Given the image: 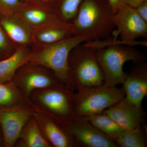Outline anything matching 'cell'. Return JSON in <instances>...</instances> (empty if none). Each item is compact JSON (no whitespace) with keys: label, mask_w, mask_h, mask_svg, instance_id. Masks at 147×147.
Returning a JSON list of instances; mask_svg holds the SVG:
<instances>
[{"label":"cell","mask_w":147,"mask_h":147,"mask_svg":"<svg viewBox=\"0 0 147 147\" xmlns=\"http://www.w3.org/2000/svg\"><path fill=\"white\" fill-rule=\"evenodd\" d=\"M123 87L125 97L135 105L142 106L147 94V65L144 62L137 63L129 73Z\"/></svg>","instance_id":"13"},{"label":"cell","mask_w":147,"mask_h":147,"mask_svg":"<svg viewBox=\"0 0 147 147\" xmlns=\"http://www.w3.org/2000/svg\"><path fill=\"white\" fill-rule=\"evenodd\" d=\"M30 52L27 46H17L11 55L0 60V83L12 81L17 70L28 63Z\"/></svg>","instance_id":"17"},{"label":"cell","mask_w":147,"mask_h":147,"mask_svg":"<svg viewBox=\"0 0 147 147\" xmlns=\"http://www.w3.org/2000/svg\"><path fill=\"white\" fill-rule=\"evenodd\" d=\"M84 117L102 134L114 141L127 130L103 113Z\"/></svg>","instance_id":"19"},{"label":"cell","mask_w":147,"mask_h":147,"mask_svg":"<svg viewBox=\"0 0 147 147\" xmlns=\"http://www.w3.org/2000/svg\"><path fill=\"white\" fill-rule=\"evenodd\" d=\"M60 124L75 147H118L114 140L102 134L84 117L74 116Z\"/></svg>","instance_id":"7"},{"label":"cell","mask_w":147,"mask_h":147,"mask_svg":"<svg viewBox=\"0 0 147 147\" xmlns=\"http://www.w3.org/2000/svg\"><path fill=\"white\" fill-rule=\"evenodd\" d=\"M114 141L118 147H146V125L144 123L132 129L127 130Z\"/></svg>","instance_id":"21"},{"label":"cell","mask_w":147,"mask_h":147,"mask_svg":"<svg viewBox=\"0 0 147 147\" xmlns=\"http://www.w3.org/2000/svg\"><path fill=\"white\" fill-rule=\"evenodd\" d=\"M114 22L117 30L113 37L127 42H133L147 36V23L139 16L135 8L125 4L115 14Z\"/></svg>","instance_id":"10"},{"label":"cell","mask_w":147,"mask_h":147,"mask_svg":"<svg viewBox=\"0 0 147 147\" xmlns=\"http://www.w3.org/2000/svg\"><path fill=\"white\" fill-rule=\"evenodd\" d=\"M114 14L107 0H83L71 23L77 34L104 39L115 28Z\"/></svg>","instance_id":"2"},{"label":"cell","mask_w":147,"mask_h":147,"mask_svg":"<svg viewBox=\"0 0 147 147\" xmlns=\"http://www.w3.org/2000/svg\"><path fill=\"white\" fill-rule=\"evenodd\" d=\"M90 40L92 39L89 36L76 34L52 44L34 46L30 53L28 63L48 69L61 84L74 92L75 90L70 75L69 56L77 45Z\"/></svg>","instance_id":"1"},{"label":"cell","mask_w":147,"mask_h":147,"mask_svg":"<svg viewBox=\"0 0 147 147\" xmlns=\"http://www.w3.org/2000/svg\"><path fill=\"white\" fill-rule=\"evenodd\" d=\"M76 34L72 23L62 20L33 29L32 44L33 46L48 45Z\"/></svg>","instance_id":"14"},{"label":"cell","mask_w":147,"mask_h":147,"mask_svg":"<svg viewBox=\"0 0 147 147\" xmlns=\"http://www.w3.org/2000/svg\"><path fill=\"white\" fill-rule=\"evenodd\" d=\"M17 47L9 39L0 25V60L11 55Z\"/></svg>","instance_id":"23"},{"label":"cell","mask_w":147,"mask_h":147,"mask_svg":"<svg viewBox=\"0 0 147 147\" xmlns=\"http://www.w3.org/2000/svg\"><path fill=\"white\" fill-rule=\"evenodd\" d=\"M133 47L116 44L96 50L106 86L114 87L123 84L127 75L123 67L126 62L132 61L137 63L144 62V54Z\"/></svg>","instance_id":"3"},{"label":"cell","mask_w":147,"mask_h":147,"mask_svg":"<svg viewBox=\"0 0 147 147\" xmlns=\"http://www.w3.org/2000/svg\"><path fill=\"white\" fill-rule=\"evenodd\" d=\"M0 25L16 46L32 44V29L13 14H0Z\"/></svg>","instance_id":"16"},{"label":"cell","mask_w":147,"mask_h":147,"mask_svg":"<svg viewBox=\"0 0 147 147\" xmlns=\"http://www.w3.org/2000/svg\"><path fill=\"white\" fill-rule=\"evenodd\" d=\"M72 94V110L74 115L88 116L100 114L125 96L123 88L106 86L84 88Z\"/></svg>","instance_id":"5"},{"label":"cell","mask_w":147,"mask_h":147,"mask_svg":"<svg viewBox=\"0 0 147 147\" xmlns=\"http://www.w3.org/2000/svg\"><path fill=\"white\" fill-rule=\"evenodd\" d=\"M0 147H4V142L2 133L0 127Z\"/></svg>","instance_id":"29"},{"label":"cell","mask_w":147,"mask_h":147,"mask_svg":"<svg viewBox=\"0 0 147 147\" xmlns=\"http://www.w3.org/2000/svg\"><path fill=\"white\" fill-rule=\"evenodd\" d=\"M22 105H31L14 83L12 81L0 83V108Z\"/></svg>","instance_id":"20"},{"label":"cell","mask_w":147,"mask_h":147,"mask_svg":"<svg viewBox=\"0 0 147 147\" xmlns=\"http://www.w3.org/2000/svg\"><path fill=\"white\" fill-rule=\"evenodd\" d=\"M102 113L108 115L126 130L145 123L146 113L142 106L135 105L125 96Z\"/></svg>","instance_id":"12"},{"label":"cell","mask_w":147,"mask_h":147,"mask_svg":"<svg viewBox=\"0 0 147 147\" xmlns=\"http://www.w3.org/2000/svg\"><path fill=\"white\" fill-rule=\"evenodd\" d=\"M15 146L19 147H52L42 135L34 117L22 129Z\"/></svg>","instance_id":"18"},{"label":"cell","mask_w":147,"mask_h":147,"mask_svg":"<svg viewBox=\"0 0 147 147\" xmlns=\"http://www.w3.org/2000/svg\"><path fill=\"white\" fill-rule=\"evenodd\" d=\"M68 64L76 90L104 84V75L96 50L85 43L79 44L71 50L69 56Z\"/></svg>","instance_id":"6"},{"label":"cell","mask_w":147,"mask_h":147,"mask_svg":"<svg viewBox=\"0 0 147 147\" xmlns=\"http://www.w3.org/2000/svg\"><path fill=\"white\" fill-rule=\"evenodd\" d=\"M12 81L28 100L34 91L61 83L48 69L30 63L25 64L17 70Z\"/></svg>","instance_id":"8"},{"label":"cell","mask_w":147,"mask_h":147,"mask_svg":"<svg viewBox=\"0 0 147 147\" xmlns=\"http://www.w3.org/2000/svg\"><path fill=\"white\" fill-rule=\"evenodd\" d=\"M73 92L60 83L34 91L29 96V100L36 111L62 124L75 116L72 106Z\"/></svg>","instance_id":"4"},{"label":"cell","mask_w":147,"mask_h":147,"mask_svg":"<svg viewBox=\"0 0 147 147\" xmlns=\"http://www.w3.org/2000/svg\"><path fill=\"white\" fill-rule=\"evenodd\" d=\"M108 5L114 14H115L123 6L126 4L127 0H107Z\"/></svg>","instance_id":"25"},{"label":"cell","mask_w":147,"mask_h":147,"mask_svg":"<svg viewBox=\"0 0 147 147\" xmlns=\"http://www.w3.org/2000/svg\"><path fill=\"white\" fill-rule=\"evenodd\" d=\"M33 117L42 135L52 147H75L71 138L60 124L37 111H35Z\"/></svg>","instance_id":"15"},{"label":"cell","mask_w":147,"mask_h":147,"mask_svg":"<svg viewBox=\"0 0 147 147\" xmlns=\"http://www.w3.org/2000/svg\"><path fill=\"white\" fill-rule=\"evenodd\" d=\"M13 14L32 29L63 20L53 5L22 1Z\"/></svg>","instance_id":"11"},{"label":"cell","mask_w":147,"mask_h":147,"mask_svg":"<svg viewBox=\"0 0 147 147\" xmlns=\"http://www.w3.org/2000/svg\"><path fill=\"white\" fill-rule=\"evenodd\" d=\"M21 0H0V14H13Z\"/></svg>","instance_id":"24"},{"label":"cell","mask_w":147,"mask_h":147,"mask_svg":"<svg viewBox=\"0 0 147 147\" xmlns=\"http://www.w3.org/2000/svg\"><path fill=\"white\" fill-rule=\"evenodd\" d=\"M21 1L28 2L40 3L53 5L54 0H21Z\"/></svg>","instance_id":"27"},{"label":"cell","mask_w":147,"mask_h":147,"mask_svg":"<svg viewBox=\"0 0 147 147\" xmlns=\"http://www.w3.org/2000/svg\"><path fill=\"white\" fill-rule=\"evenodd\" d=\"M135 9L139 16L147 23V1L141 3Z\"/></svg>","instance_id":"26"},{"label":"cell","mask_w":147,"mask_h":147,"mask_svg":"<svg viewBox=\"0 0 147 147\" xmlns=\"http://www.w3.org/2000/svg\"><path fill=\"white\" fill-rule=\"evenodd\" d=\"M146 1L147 0H127L126 4L135 8L140 4Z\"/></svg>","instance_id":"28"},{"label":"cell","mask_w":147,"mask_h":147,"mask_svg":"<svg viewBox=\"0 0 147 147\" xmlns=\"http://www.w3.org/2000/svg\"><path fill=\"white\" fill-rule=\"evenodd\" d=\"M35 111L30 105L0 108V127L4 147L15 146L22 129Z\"/></svg>","instance_id":"9"},{"label":"cell","mask_w":147,"mask_h":147,"mask_svg":"<svg viewBox=\"0 0 147 147\" xmlns=\"http://www.w3.org/2000/svg\"><path fill=\"white\" fill-rule=\"evenodd\" d=\"M83 0H54L53 6L60 17L66 22H72Z\"/></svg>","instance_id":"22"}]
</instances>
